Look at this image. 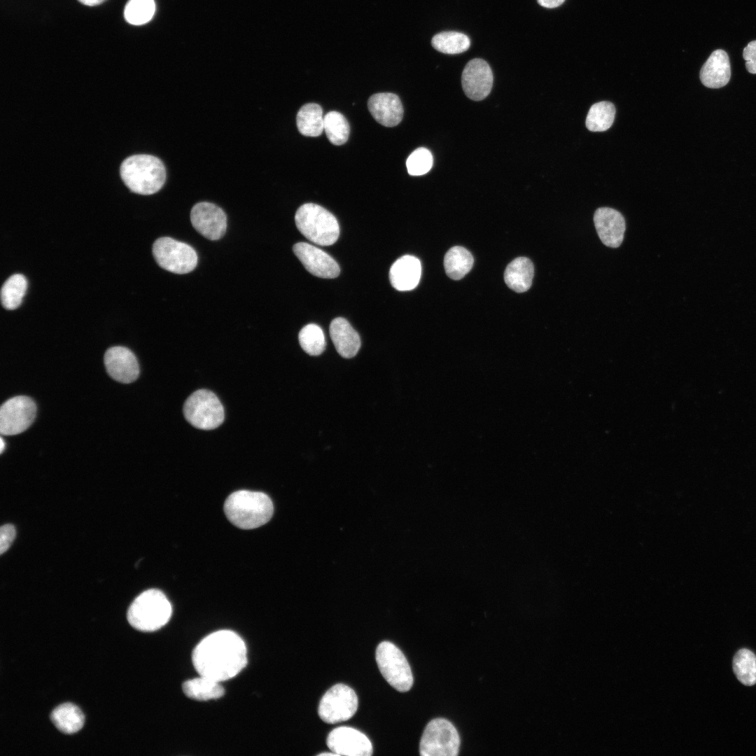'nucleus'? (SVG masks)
Masks as SVG:
<instances>
[{"label": "nucleus", "instance_id": "f257e3e1", "mask_svg": "<svg viewBox=\"0 0 756 756\" xmlns=\"http://www.w3.org/2000/svg\"><path fill=\"white\" fill-rule=\"evenodd\" d=\"M192 661L200 676L222 682L239 673L247 664L243 639L230 630H220L204 638L194 648Z\"/></svg>", "mask_w": 756, "mask_h": 756}, {"label": "nucleus", "instance_id": "f03ea898", "mask_svg": "<svg viewBox=\"0 0 756 756\" xmlns=\"http://www.w3.org/2000/svg\"><path fill=\"white\" fill-rule=\"evenodd\" d=\"M228 520L241 529L260 527L270 521L274 507L270 497L258 491L239 490L231 493L224 503Z\"/></svg>", "mask_w": 756, "mask_h": 756}, {"label": "nucleus", "instance_id": "7ed1b4c3", "mask_svg": "<svg viewBox=\"0 0 756 756\" xmlns=\"http://www.w3.org/2000/svg\"><path fill=\"white\" fill-rule=\"evenodd\" d=\"M120 173L132 192L144 195L157 192L166 180L162 162L150 155H134L126 158L121 164Z\"/></svg>", "mask_w": 756, "mask_h": 756}, {"label": "nucleus", "instance_id": "20e7f679", "mask_svg": "<svg viewBox=\"0 0 756 756\" xmlns=\"http://www.w3.org/2000/svg\"><path fill=\"white\" fill-rule=\"evenodd\" d=\"M172 613L170 602L161 591L148 589L140 594L131 603L127 620L134 629L141 631H154L164 626Z\"/></svg>", "mask_w": 756, "mask_h": 756}, {"label": "nucleus", "instance_id": "39448f33", "mask_svg": "<svg viewBox=\"0 0 756 756\" xmlns=\"http://www.w3.org/2000/svg\"><path fill=\"white\" fill-rule=\"evenodd\" d=\"M295 220L302 235L318 245H332L339 237L340 226L336 218L318 204L302 205L296 211Z\"/></svg>", "mask_w": 756, "mask_h": 756}, {"label": "nucleus", "instance_id": "423d86ee", "mask_svg": "<svg viewBox=\"0 0 756 756\" xmlns=\"http://www.w3.org/2000/svg\"><path fill=\"white\" fill-rule=\"evenodd\" d=\"M376 661L384 679L396 690L405 692L413 685L409 663L401 652L389 641L380 643L376 650Z\"/></svg>", "mask_w": 756, "mask_h": 756}, {"label": "nucleus", "instance_id": "0eeeda50", "mask_svg": "<svg viewBox=\"0 0 756 756\" xmlns=\"http://www.w3.org/2000/svg\"><path fill=\"white\" fill-rule=\"evenodd\" d=\"M183 414L190 424L203 430L218 427L225 416L223 407L218 397L206 389L197 390L188 398L184 403Z\"/></svg>", "mask_w": 756, "mask_h": 756}, {"label": "nucleus", "instance_id": "6e6552de", "mask_svg": "<svg viewBox=\"0 0 756 756\" xmlns=\"http://www.w3.org/2000/svg\"><path fill=\"white\" fill-rule=\"evenodd\" d=\"M460 737L455 727L444 718H435L426 725L419 745L422 756H456Z\"/></svg>", "mask_w": 756, "mask_h": 756}, {"label": "nucleus", "instance_id": "1a4fd4ad", "mask_svg": "<svg viewBox=\"0 0 756 756\" xmlns=\"http://www.w3.org/2000/svg\"><path fill=\"white\" fill-rule=\"evenodd\" d=\"M155 261L162 269L175 274H187L197 264V255L190 245L171 237H160L153 245Z\"/></svg>", "mask_w": 756, "mask_h": 756}, {"label": "nucleus", "instance_id": "9d476101", "mask_svg": "<svg viewBox=\"0 0 756 756\" xmlns=\"http://www.w3.org/2000/svg\"><path fill=\"white\" fill-rule=\"evenodd\" d=\"M358 708V697L353 689L344 684L330 688L321 698L318 715L328 724H335L350 719Z\"/></svg>", "mask_w": 756, "mask_h": 756}, {"label": "nucleus", "instance_id": "9b49d317", "mask_svg": "<svg viewBox=\"0 0 756 756\" xmlns=\"http://www.w3.org/2000/svg\"><path fill=\"white\" fill-rule=\"evenodd\" d=\"M36 414V404L29 397L19 396L8 399L0 409L1 433L14 435L24 432L33 423Z\"/></svg>", "mask_w": 756, "mask_h": 756}, {"label": "nucleus", "instance_id": "f8f14e48", "mask_svg": "<svg viewBox=\"0 0 756 756\" xmlns=\"http://www.w3.org/2000/svg\"><path fill=\"white\" fill-rule=\"evenodd\" d=\"M190 221L200 234L210 240L220 239L227 229V217L223 210L207 202H199L193 206L190 211Z\"/></svg>", "mask_w": 756, "mask_h": 756}, {"label": "nucleus", "instance_id": "ddd939ff", "mask_svg": "<svg viewBox=\"0 0 756 756\" xmlns=\"http://www.w3.org/2000/svg\"><path fill=\"white\" fill-rule=\"evenodd\" d=\"M326 743L330 750L338 755L370 756L373 752L366 735L349 727H339L332 730Z\"/></svg>", "mask_w": 756, "mask_h": 756}, {"label": "nucleus", "instance_id": "4468645a", "mask_svg": "<svg viewBox=\"0 0 756 756\" xmlns=\"http://www.w3.org/2000/svg\"><path fill=\"white\" fill-rule=\"evenodd\" d=\"M493 81L491 69L482 59L476 58L469 61L462 72L463 92L474 101L482 100L489 94Z\"/></svg>", "mask_w": 756, "mask_h": 756}, {"label": "nucleus", "instance_id": "2eb2a0df", "mask_svg": "<svg viewBox=\"0 0 756 756\" xmlns=\"http://www.w3.org/2000/svg\"><path fill=\"white\" fill-rule=\"evenodd\" d=\"M293 251L312 274L325 279H333L340 274L337 262L321 249L306 242H298L293 246Z\"/></svg>", "mask_w": 756, "mask_h": 756}, {"label": "nucleus", "instance_id": "dca6fc26", "mask_svg": "<svg viewBox=\"0 0 756 756\" xmlns=\"http://www.w3.org/2000/svg\"><path fill=\"white\" fill-rule=\"evenodd\" d=\"M104 360L106 370L113 379L129 384L137 379L139 363L129 349L124 346L111 347L106 351Z\"/></svg>", "mask_w": 756, "mask_h": 756}, {"label": "nucleus", "instance_id": "f3484780", "mask_svg": "<svg viewBox=\"0 0 756 756\" xmlns=\"http://www.w3.org/2000/svg\"><path fill=\"white\" fill-rule=\"evenodd\" d=\"M594 225L602 243L610 248H617L622 243L626 223L618 211L610 207H600L594 215Z\"/></svg>", "mask_w": 756, "mask_h": 756}, {"label": "nucleus", "instance_id": "a211bd4d", "mask_svg": "<svg viewBox=\"0 0 756 756\" xmlns=\"http://www.w3.org/2000/svg\"><path fill=\"white\" fill-rule=\"evenodd\" d=\"M368 110L374 119L386 127L398 125L403 116V107L398 95L389 93H377L368 102Z\"/></svg>", "mask_w": 756, "mask_h": 756}, {"label": "nucleus", "instance_id": "6ab92c4d", "mask_svg": "<svg viewBox=\"0 0 756 756\" xmlns=\"http://www.w3.org/2000/svg\"><path fill=\"white\" fill-rule=\"evenodd\" d=\"M700 80L709 88H720L726 85L731 77V66L727 53L722 50H714L702 66Z\"/></svg>", "mask_w": 756, "mask_h": 756}, {"label": "nucleus", "instance_id": "aec40b11", "mask_svg": "<svg viewBox=\"0 0 756 756\" xmlns=\"http://www.w3.org/2000/svg\"><path fill=\"white\" fill-rule=\"evenodd\" d=\"M421 266L419 260L410 255L398 258L391 267L389 280L392 286L400 291L411 290L419 282Z\"/></svg>", "mask_w": 756, "mask_h": 756}, {"label": "nucleus", "instance_id": "412c9836", "mask_svg": "<svg viewBox=\"0 0 756 756\" xmlns=\"http://www.w3.org/2000/svg\"><path fill=\"white\" fill-rule=\"evenodd\" d=\"M330 335L337 351L343 358H351L360 349L359 335L344 318L338 317L332 321Z\"/></svg>", "mask_w": 756, "mask_h": 756}, {"label": "nucleus", "instance_id": "4be33fe9", "mask_svg": "<svg viewBox=\"0 0 756 756\" xmlns=\"http://www.w3.org/2000/svg\"><path fill=\"white\" fill-rule=\"evenodd\" d=\"M534 267L530 259L519 257L507 266L504 280L507 286L517 293L528 290L532 284Z\"/></svg>", "mask_w": 756, "mask_h": 756}, {"label": "nucleus", "instance_id": "5701e85b", "mask_svg": "<svg viewBox=\"0 0 756 756\" xmlns=\"http://www.w3.org/2000/svg\"><path fill=\"white\" fill-rule=\"evenodd\" d=\"M50 720L60 732L71 734L82 728L85 717L77 706L71 703H64L53 709Z\"/></svg>", "mask_w": 756, "mask_h": 756}, {"label": "nucleus", "instance_id": "b1692460", "mask_svg": "<svg viewBox=\"0 0 756 756\" xmlns=\"http://www.w3.org/2000/svg\"><path fill=\"white\" fill-rule=\"evenodd\" d=\"M182 690L186 696L197 701L219 699L225 693L220 682L202 676L185 681Z\"/></svg>", "mask_w": 756, "mask_h": 756}, {"label": "nucleus", "instance_id": "393cba45", "mask_svg": "<svg viewBox=\"0 0 756 756\" xmlns=\"http://www.w3.org/2000/svg\"><path fill=\"white\" fill-rule=\"evenodd\" d=\"M296 122L298 129L302 135L320 136L324 130L322 108L315 103L303 105L298 112Z\"/></svg>", "mask_w": 756, "mask_h": 756}, {"label": "nucleus", "instance_id": "a878e982", "mask_svg": "<svg viewBox=\"0 0 756 756\" xmlns=\"http://www.w3.org/2000/svg\"><path fill=\"white\" fill-rule=\"evenodd\" d=\"M473 262L474 259L470 252L458 246L451 248L444 258L446 274L454 280H459L468 274L472 267Z\"/></svg>", "mask_w": 756, "mask_h": 756}, {"label": "nucleus", "instance_id": "bb28decb", "mask_svg": "<svg viewBox=\"0 0 756 756\" xmlns=\"http://www.w3.org/2000/svg\"><path fill=\"white\" fill-rule=\"evenodd\" d=\"M27 288L25 276L21 274L10 276L1 289V301L3 307L9 310L18 308Z\"/></svg>", "mask_w": 756, "mask_h": 756}, {"label": "nucleus", "instance_id": "cd10ccee", "mask_svg": "<svg viewBox=\"0 0 756 756\" xmlns=\"http://www.w3.org/2000/svg\"><path fill=\"white\" fill-rule=\"evenodd\" d=\"M615 108L609 102L593 104L586 118V127L592 132H603L609 129L615 120Z\"/></svg>", "mask_w": 756, "mask_h": 756}, {"label": "nucleus", "instance_id": "c85d7f7f", "mask_svg": "<svg viewBox=\"0 0 756 756\" xmlns=\"http://www.w3.org/2000/svg\"><path fill=\"white\" fill-rule=\"evenodd\" d=\"M431 44L439 52L454 55L466 51L470 46V41L465 34L450 31L435 35Z\"/></svg>", "mask_w": 756, "mask_h": 756}, {"label": "nucleus", "instance_id": "c756f323", "mask_svg": "<svg viewBox=\"0 0 756 756\" xmlns=\"http://www.w3.org/2000/svg\"><path fill=\"white\" fill-rule=\"evenodd\" d=\"M733 670L737 679L746 686L756 683V656L748 649L739 650L733 659Z\"/></svg>", "mask_w": 756, "mask_h": 756}, {"label": "nucleus", "instance_id": "7c9ffc66", "mask_svg": "<svg viewBox=\"0 0 756 756\" xmlns=\"http://www.w3.org/2000/svg\"><path fill=\"white\" fill-rule=\"evenodd\" d=\"M324 130L329 141L340 146L348 140L350 127L347 120L341 113L330 111L324 116Z\"/></svg>", "mask_w": 756, "mask_h": 756}, {"label": "nucleus", "instance_id": "2f4dec72", "mask_svg": "<svg viewBox=\"0 0 756 756\" xmlns=\"http://www.w3.org/2000/svg\"><path fill=\"white\" fill-rule=\"evenodd\" d=\"M298 340L302 349L310 356H318L325 350V335L316 324L304 326L299 332Z\"/></svg>", "mask_w": 756, "mask_h": 756}, {"label": "nucleus", "instance_id": "473e14b6", "mask_svg": "<svg viewBox=\"0 0 756 756\" xmlns=\"http://www.w3.org/2000/svg\"><path fill=\"white\" fill-rule=\"evenodd\" d=\"M155 9L153 0H129L125 8L124 16L130 24L141 25L151 20Z\"/></svg>", "mask_w": 756, "mask_h": 756}, {"label": "nucleus", "instance_id": "72a5a7b5", "mask_svg": "<svg viewBox=\"0 0 756 756\" xmlns=\"http://www.w3.org/2000/svg\"><path fill=\"white\" fill-rule=\"evenodd\" d=\"M433 162L431 153L426 148H419L410 155L406 161L407 172L412 176L425 174L431 169Z\"/></svg>", "mask_w": 756, "mask_h": 756}, {"label": "nucleus", "instance_id": "f704fd0d", "mask_svg": "<svg viewBox=\"0 0 756 756\" xmlns=\"http://www.w3.org/2000/svg\"><path fill=\"white\" fill-rule=\"evenodd\" d=\"M16 535L15 528L10 524L3 525L0 529V553L8 550Z\"/></svg>", "mask_w": 756, "mask_h": 756}, {"label": "nucleus", "instance_id": "c9c22d12", "mask_svg": "<svg viewBox=\"0 0 756 756\" xmlns=\"http://www.w3.org/2000/svg\"><path fill=\"white\" fill-rule=\"evenodd\" d=\"M743 57L746 61L747 71L750 74H756V40L748 43L743 49Z\"/></svg>", "mask_w": 756, "mask_h": 756}, {"label": "nucleus", "instance_id": "e433bc0d", "mask_svg": "<svg viewBox=\"0 0 756 756\" xmlns=\"http://www.w3.org/2000/svg\"><path fill=\"white\" fill-rule=\"evenodd\" d=\"M537 1L542 7L554 8L563 4L565 0H537Z\"/></svg>", "mask_w": 756, "mask_h": 756}, {"label": "nucleus", "instance_id": "4c0bfd02", "mask_svg": "<svg viewBox=\"0 0 756 756\" xmlns=\"http://www.w3.org/2000/svg\"><path fill=\"white\" fill-rule=\"evenodd\" d=\"M83 4L86 6H93L102 4L105 0H78Z\"/></svg>", "mask_w": 756, "mask_h": 756}, {"label": "nucleus", "instance_id": "58836bf2", "mask_svg": "<svg viewBox=\"0 0 756 756\" xmlns=\"http://www.w3.org/2000/svg\"><path fill=\"white\" fill-rule=\"evenodd\" d=\"M0 444H1V446H0V452H1V453L3 452V451H4V447H5V443H4V440H3V438H0Z\"/></svg>", "mask_w": 756, "mask_h": 756}, {"label": "nucleus", "instance_id": "ea45409f", "mask_svg": "<svg viewBox=\"0 0 756 756\" xmlns=\"http://www.w3.org/2000/svg\"><path fill=\"white\" fill-rule=\"evenodd\" d=\"M338 755L337 754H336L335 752H334L332 751L331 752H323V753L318 754V755Z\"/></svg>", "mask_w": 756, "mask_h": 756}]
</instances>
